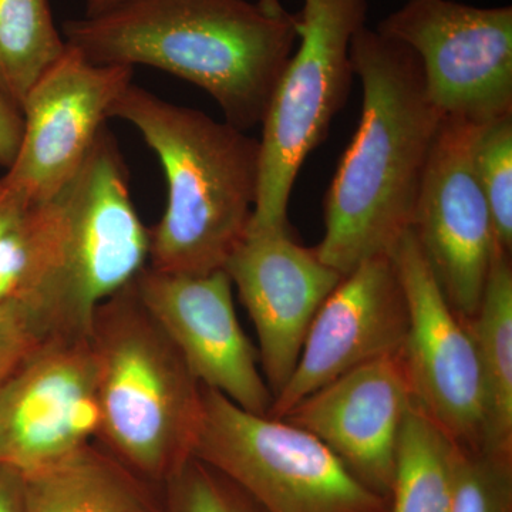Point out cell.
<instances>
[{
	"label": "cell",
	"instance_id": "2",
	"mask_svg": "<svg viewBox=\"0 0 512 512\" xmlns=\"http://www.w3.org/2000/svg\"><path fill=\"white\" fill-rule=\"evenodd\" d=\"M90 62L154 67L210 94L239 130L262 124L295 52L296 15L249 0H123L63 23Z\"/></svg>",
	"mask_w": 512,
	"mask_h": 512
},
{
	"label": "cell",
	"instance_id": "24",
	"mask_svg": "<svg viewBox=\"0 0 512 512\" xmlns=\"http://www.w3.org/2000/svg\"><path fill=\"white\" fill-rule=\"evenodd\" d=\"M53 338L42 318L18 299L0 302V386L45 340Z\"/></svg>",
	"mask_w": 512,
	"mask_h": 512
},
{
	"label": "cell",
	"instance_id": "16",
	"mask_svg": "<svg viewBox=\"0 0 512 512\" xmlns=\"http://www.w3.org/2000/svg\"><path fill=\"white\" fill-rule=\"evenodd\" d=\"M413 404L400 352L326 384L284 420L318 437L357 480L389 500L400 434Z\"/></svg>",
	"mask_w": 512,
	"mask_h": 512
},
{
	"label": "cell",
	"instance_id": "20",
	"mask_svg": "<svg viewBox=\"0 0 512 512\" xmlns=\"http://www.w3.org/2000/svg\"><path fill=\"white\" fill-rule=\"evenodd\" d=\"M66 49L49 0H0V90L20 110Z\"/></svg>",
	"mask_w": 512,
	"mask_h": 512
},
{
	"label": "cell",
	"instance_id": "5",
	"mask_svg": "<svg viewBox=\"0 0 512 512\" xmlns=\"http://www.w3.org/2000/svg\"><path fill=\"white\" fill-rule=\"evenodd\" d=\"M99 360L97 443L158 485L192 456L202 384L130 282L94 312Z\"/></svg>",
	"mask_w": 512,
	"mask_h": 512
},
{
	"label": "cell",
	"instance_id": "25",
	"mask_svg": "<svg viewBox=\"0 0 512 512\" xmlns=\"http://www.w3.org/2000/svg\"><path fill=\"white\" fill-rule=\"evenodd\" d=\"M22 110L0 90V165L12 167L23 138Z\"/></svg>",
	"mask_w": 512,
	"mask_h": 512
},
{
	"label": "cell",
	"instance_id": "28",
	"mask_svg": "<svg viewBox=\"0 0 512 512\" xmlns=\"http://www.w3.org/2000/svg\"><path fill=\"white\" fill-rule=\"evenodd\" d=\"M123 0H84V15L96 16L99 13L106 12L114 6L119 5Z\"/></svg>",
	"mask_w": 512,
	"mask_h": 512
},
{
	"label": "cell",
	"instance_id": "1",
	"mask_svg": "<svg viewBox=\"0 0 512 512\" xmlns=\"http://www.w3.org/2000/svg\"><path fill=\"white\" fill-rule=\"evenodd\" d=\"M352 63L363 87L362 117L323 202L325 232L315 248L342 276L390 255L409 231L444 120L419 59L403 43L365 26L353 39Z\"/></svg>",
	"mask_w": 512,
	"mask_h": 512
},
{
	"label": "cell",
	"instance_id": "6",
	"mask_svg": "<svg viewBox=\"0 0 512 512\" xmlns=\"http://www.w3.org/2000/svg\"><path fill=\"white\" fill-rule=\"evenodd\" d=\"M367 0H303L299 46L262 121L259 184L248 231H291L289 200L303 163L328 136L352 87V43L366 26Z\"/></svg>",
	"mask_w": 512,
	"mask_h": 512
},
{
	"label": "cell",
	"instance_id": "23",
	"mask_svg": "<svg viewBox=\"0 0 512 512\" xmlns=\"http://www.w3.org/2000/svg\"><path fill=\"white\" fill-rule=\"evenodd\" d=\"M451 512H512V457L457 447Z\"/></svg>",
	"mask_w": 512,
	"mask_h": 512
},
{
	"label": "cell",
	"instance_id": "19",
	"mask_svg": "<svg viewBox=\"0 0 512 512\" xmlns=\"http://www.w3.org/2000/svg\"><path fill=\"white\" fill-rule=\"evenodd\" d=\"M457 446L416 404L397 447L389 512H451Z\"/></svg>",
	"mask_w": 512,
	"mask_h": 512
},
{
	"label": "cell",
	"instance_id": "27",
	"mask_svg": "<svg viewBox=\"0 0 512 512\" xmlns=\"http://www.w3.org/2000/svg\"><path fill=\"white\" fill-rule=\"evenodd\" d=\"M29 204V201L23 200L18 194L6 190L0 184V241L19 220L20 215Z\"/></svg>",
	"mask_w": 512,
	"mask_h": 512
},
{
	"label": "cell",
	"instance_id": "13",
	"mask_svg": "<svg viewBox=\"0 0 512 512\" xmlns=\"http://www.w3.org/2000/svg\"><path fill=\"white\" fill-rule=\"evenodd\" d=\"M138 295L180 350L195 379L241 409L268 416L274 396L258 350L239 325L227 272L168 274L146 266Z\"/></svg>",
	"mask_w": 512,
	"mask_h": 512
},
{
	"label": "cell",
	"instance_id": "11",
	"mask_svg": "<svg viewBox=\"0 0 512 512\" xmlns=\"http://www.w3.org/2000/svg\"><path fill=\"white\" fill-rule=\"evenodd\" d=\"M478 127L444 117L410 225L447 302L463 320L476 316L501 248L474 173Z\"/></svg>",
	"mask_w": 512,
	"mask_h": 512
},
{
	"label": "cell",
	"instance_id": "3",
	"mask_svg": "<svg viewBox=\"0 0 512 512\" xmlns=\"http://www.w3.org/2000/svg\"><path fill=\"white\" fill-rule=\"evenodd\" d=\"M110 119L140 131L167 178V207L148 228L147 266L168 274L222 271L251 225L259 140L133 83L111 107Z\"/></svg>",
	"mask_w": 512,
	"mask_h": 512
},
{
	"label": "cell",
	"instance_id": "9",
	"mask_svg": "<svg viewBox=\"0 0 512 512\" xmlns=\"http://www.w3.org/2000/svg\"><path fill=\"white\" fill-rule=\"evenodd\" d=\"M390 256L409 309L402 356L414 404L457 447L484 453V387L467 322L447 302L412 229Z\"/></svg>",
	"mask_w": 512,
	"mask_h": 512
},
{
	"label": "cell",
	"instance_id": "14",
	"mask_svg": "<svg viewBox=\"0 0 512 512\" xmlns=\"http://www.w3.org/2000/svg\"><path fill=\"white\" fill-rule=\"evenodd\" d=\"M407 330L406 293L392 256L363 262L320 306L298 365L268 417L284 419L296 404L350 370L402 352Z\"/></svg>",
	"mask_w": 512,
	"mask_h": 512
},
{
	"label": "cell",
	"instance_id": "8",
	"mask_svg": "<svg viewBox=\"0 0 512 512\" xmlns=\"http://www.w3.org/2000/svg\"><path fill=\"white\" fill-rule=\"evenodd\" d=\"M419 59L444 117L481 124L512 114V8L407 0L377 26Z\"/></svg>",
	"mask_w": 512,
	"mask_h": 512
},
{
	"label": "cell",
	"instance_id": "17",
	"mask_svg": "<svg viewBox=\"0 0 512 512\" xmlns=\"http://www.w3.org/2000/svg\"><path fill=\"white\" fill-rule=\"evenodd\" d=\"M25 480L28 512H164L161 488L97 441Z\"/></svg>",
	"mask_w": 512,
	"mask_h": 512
},
{
	"label": "cell",
	"instance_id": "22",
	"mask_svg": "<svg viewBox=\"0 0 512 512\" xmlns=\"http://www.w3.org/2000/svg\"><path fill=\"white\" fill-rule=\"evenodd\" d=\"M160 488L164 512H266L244 488L194 456Z\"/></svg>",
	"mask_w": 512,
	"mask_h": 512
},
{
	"label": "cell",
	"instance_id": "10",
	"mask_svg": "<svg viewBox=\"0 0 512 512\" xmlns=\"http://www.w3.org/2000/svg\"><path fill=\"white\" fill-rule=\"evenodd\" d=\"M99 430L92 335L45 340L0 386V461L25 476L93 443Z\"/></svg>",
	"mask_w": 512,
	"mask_h": 512
},
{
	"label": "cell",
	"instance_id": "21",
	"mask_svg": "<svg viewBox=\"0 0 512 512\" xmlns=\"http://www.w3.org/2000/svg\"><path fill=\"white\" fill-rule=\"evenodd\" d=\"M473 167L487 201L495 238L512 251V114L481 124L473 144Z\"/></svg>",
	"mask_w": 512,
	"mask_h": 512
},
{
	"label": "cell",
	"instance_id": "18",
	"mask_svg": "<svg viewBox=\"0 0 512 512\" xmlns=\"http://www.w3.org/2000/svg\"><path fill=\"white\" fill-rule=\"evenodd\" d=\"M484 387L485 454L512 457V264L498 249L480 308L466 320Z\"/></svg>",
	"mask_w": 512,
	"mask_h": 512
},
{
	"label": "cell",
	"instance_id": "15",
	"mask_svg": "<svg viewBox=\"0 0 512 512\" xmlns=\"http://www.w3.org/2000/svg\"><path fill=\"white\" fill-rule=\"evenodd\" d=\"M224 271L254 323L262 375L275 399L298 365L313 318L343 276L291 231H248Z\"/></svg>",
	"mask_w": 512,
	"mask_h": 512
},
{
	"label": "cell",
	"instance_id": "4",
	"mask_svg": "<svg viewBox=\"0 0 512 512\" xmlns=\"http://www.w3.org/2000/svg\"><path fill=\"white\" fill-rule=\"evenodd\" d=\"M30 212L29 274L18 301L52 336L90 335L97 306L137 278L150 252L109 128L66 185Z\"/></svg>",
	"mask_w": 512,
	"mask_h": 512
},
{
	"label": "cell",
	"instance_id": "26",
	"mask_svg": "<svg viewBox=\"0 0 512 512\" xmlns=\"http://www.w3.org/2000/svg\"><path fill=\"white\" fill-rule=\"evenodd\" d=\"M0 512L26 511L25 474L0 461Z\"/></svg>",
	"mask_w": 512,
	"mask_h": 512
},
{
	"label": "cell",
	"instance_id": "12",
	"mask_svg": "<svg viewBox=\"0 0 512 512\" xmlns=\"http://www.w3.org/2000/svg\"><path fill=\"white\" fill-rule=\"evenodd\" d=\"M133 74L134 67L96 64L67 45L23 101L22 144L0 184L29 202L53 197L86 160Z\"/></svg>",
	"mask_w": 512,
	"mask_h": 512
},
{
	"label": "cell",
	"instance_id": "7",
	"mask_svg": "<svg viewBox=\"0 0 512 512\" xmlns=\"http://www.w3.org/2000/svg\"><path fill=\"white\" fill-rule=\"evenodd\" d=\"M192 456L222 471L266 512H389L318 437L258 416L202 386Z\"/></svg>",
	"mask_w": 512,
	"mask_h": 512
}]
</instances>
